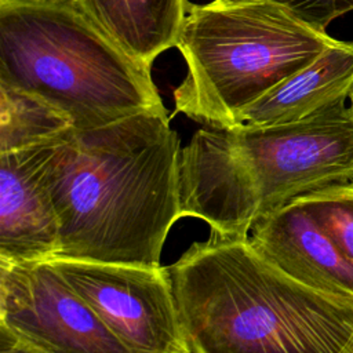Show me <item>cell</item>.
<instances>
[{
	"label": "cell",
	"mask_w": 353,
	"mask_h": 353,
	"mask_svg": "<svg viewBox=\"0 0 353 353\" xmlns=\"http://www.w3.org/2000/svg\"><path fill=\"white\" fill-rule=\"evenodd\" d=\"M181 150L165 109L57 139L44 179L61 225L58 258L160 266L181 218Z\"/></svg>",
	"instance_id": "cell-1"
},
{
	"label": "cell",
	"mask_w": 353,
	"mask_h": 353,
	"mask_svg": "<svg viewBox=\"0 0 353 353\" xmlns=\"http://www.w3.org/2000/svg\"><path fill=\"white\" fill-rule=\"evenodd\" d=\"M335 40L269 1L189 3L175 43L188 68L175 110L205 127L234 128L248 106Z\"/></svg>",
	"instance_id": "cell-4"
},
{
	"label": "cell",
	"mask_w": 353,
	"mask_h": 353,
	"mask_svg": "<svg viewBox=\"0 0 353 353\" xmlns=\"http://www.w3.org/2000/svg\"><path fill=\"white\" fill-rule=\"evenodd\" d=\"M179 214L200 218L211 232L248 237L259 218V203L237 157L229 130L194 132L179 159Z\"/></svg>",
	"instance_id": "cell-8"
},
{
	"label": "cell",
	"mask_w": 353,
	"mask_h": 353,
	"mask_svg": "<svg viewBox=\"0 0 353 353\" xmlns=\"http://www.w3.org/2000/svg\"><path fill=\"white\" fill-rule=\"evenodd\" d=\"M0 325L41 353H130L51 261L0 259Z\"/></svg>",
	"instance_id": "cell-7"
},
{
	"label": "cell",
	"mask_w": 353,
	"mask_h": 353,
	"mask_svg": "<svg viewBox=\"0 0 353 353\" xmlns=\"http://www.w3.org/2000/svg\"><path fill=\"white\" fill-rule=\"evenodd\" d=\"M84 12L130 57L152 68L175 47L188 0H77Z\"/></svg>",
	"instance_id": "cell-12"
},
{
	"label": "cell",
	"mask_w": 353,
	"mask_h": 353,
	"mask_svg": "<svg viewBox=\"0 0 353 353\" xmlns=\"http://www.w3.org/2000/svg\"><path fill=\"white\" fill-rule=\"evenodd\" d=\"M299 201L338 248L353 262V178L310 194Z\"/></svg>",
	"instance_id": "cell-14"
},
{
	"label": "cell",
	"mask_w": 353,
	"mask_h": 353,
	"mask_svg": "<svg viewBox=\"0 0 353 353\" xmlns=\"http://www.w3.org/2000/svg\"><path fill=\"white\" fill-rule=\"evenodd\" d=\"M222 1H250V0H222ZM277 4L309 26L325 32L328 25L353 11V0H263Z\"/></svg>",
	"instance_id": "cell-15"
},
{
	"label": "cell",
	"mask_w": 353,
	"mask_h": 353,
	"mask_svg": "<svg viewBox=\"0 0 353 353\" xmlns=\"http://www.w3.org/2000/svg\"><path fill=\"white\" fill-rule=\"evenodd\" d=\"M168 272L193 353H339L353 332V302L295 281L248 237L211 232Z\"/></svg>",
	"instance_id": "cell-2"
},
{
	"label": "cell",
	"mask_w": 353,
	"mask_h": 353,
	"mask_svg": "<svg viewBox=\"0 0 353 353\" xmlns=\"http://www.w3.org/2000/svg\"><path fill=\"white\" fill-rule=\"evenodd\" d=\"M250 243L295 281L330 296L353 302V262L299 203L258 218Z\"/></svg>",
	"instance_id": "cell-10"
},
{
	"label": "cell",
	"mask_w": 353,
	"mask_h": 353,
	"mask_svg": "<svg viewBox=\"0 0 353 353\" xmlns=\"http://www.w3.org/2000/svg\"><path fill=\"white\" fill-rule=\"evenodd\" d=\"M130 353H193L168 268L51 259Z\"/></svg>",
	"instance_id": "cell-6"
},
{
	"label": "cell",
	"mask_w": 353,
	"mask_h": 353,
	"mask_svg": "<svg viewBox=\"0 0 353 353\" xmlns=\"http://www.w3.org/2000/svg\"><path fill=\"white\" fill-rule=\"evenodd\" d=\"M0 353H41L0 325Z\"/></svg>",
	"instance_id": "cell-16"
},
{
	"label": "cell",
	"mask_w": 353,
	"mask_h": 353,
	"mask_svg": "<svg viewBox=\"0 0 353 353\" xmlns=\"http://www.w3.org/2000/svg\"><path fill=\"white\" fill-rule=\"evenodd\" d=\"M0 83L46 99L77 131L165 109L150 68L119 47L77 0L0 1Z\"/></svg>",
	"instance_id": "cell-3"
},
{
	"label": "cell",
	"mask_w": 353,
	"mask_h": 353,
	"mask_svg": "<svg viewBox=\"0 0 353 353\" xmlns=\"http://www.w3.org/2000/svg\"><path fill=\"white\" fill-rule=\"evenodd\" d=\"M72 128L69 117L46 99L0 83V153L55 141Z\"/></svg>",
	"instance_id": "cell-13"
},
{
	"label": "cell",
	"mask_w": 353,
	"mask_h": 353,
	"mask_svg": "<svg viewBox=\"0 0 353 353\" xmlns=\"http://www.w3.org/2000/svg\"><path fill=\"white\" fill-rule=\"evenodd\" d=\"M347 101L292 123L229 130L256 194L259 218L353 178V110Z\"/></svg>",
	"instance_id": "cell-5"
},
{
	"label": "cell",
	"mask_w": 353,
	"mask_h": 353,
	"mask_svg": "<svg viewBox=\"0 0 353 353\" xmlns=\"http://www.w3.org/2000/svg\"><path fill=\"white\" fill-rule=\"evenodd\" d=\"M339 353H353V332L349 336L347 342L343 345V347L339 350Z\"/></svg>",
	"instance_id": "cell-17"
},
{
	"label": "cell",
	"mask_w": 353,
	"mask_h": 353,
	"mask_svg": "<svg viewBox=\"0 0 353 353\" xmlns=\"http://www.w3.org/2000/svg\"><path fill=\"white\" fill-rule=\"evenodd\" d=\"M353 91V40H335L312 63L280 83L240 116L239 125L268 127L298 121Z\"/></svg>",
	"instance_id": "cell-11"
},
{
	"label": "cell",
	"mask_w": 353,
	"mask_h": 353,
	"mask_svg": "<svg viewBox=\"0 0 353 353\" xmlns=\"http://www.w3.org/2000/svg\"><path fill=\"white\" fill-rule=\"evenodd\" d=\"M55 141L0 153V259L51 261L61 252L59 218L44 179Z\"/></svg>",
	"instance_id": "cell-9"
},
{
	"label": "cell",
	"mask_w": 353,
	"mask_h": 353,
	"mask_svg": "<svg viewBox=\"0 0 353 353\" xmlns=\"http://www.w3.org/2000/svg\"><path fill=\"white\" fill-rule=\"evenodd\" d=\"M349 103H350V108H352V110H353V91H352V94H350V97H349Z\"/></svg>",
	"instance_id": "cell-18"
}]
</instances>
